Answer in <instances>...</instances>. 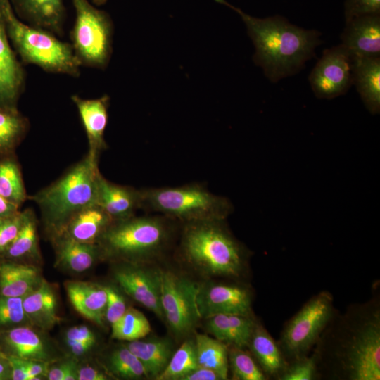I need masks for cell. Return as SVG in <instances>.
<instances>
[{
	"label": "cell",
	"mask_w": 380,
	"mask_h": 380,
	"mask_svg": "<svg viewBox=\"0 0 380 380\" xmlns=\"http://www.w3.org/2000/svg\"><path fill=\"white\" fill-rule=\"evenodd\" d=\"M215 1L240 15L255 46L253 60L271 82L277 83L302 70L322 43L320 32L297 26L281 15L256 18L226 0Z\"/></svg>",
	"instance_id": "cell-1"
},
{
	"label": "cell",
	"mask_w": 380,
	"mask_h": 380,
	"mask_svg": "<svg viewBox=\"0 0 380 380\" xmlns=\"http://www.w3.org/2000/svg\"><path fill=\"white\" fill-rule=\"evenodd\" d=\"M178 254L201 274L239 277L244 269L247 251L227 228L225 220L181 224Z\"/></svg>",
	"instance_id": "cell-2"
},
{
	"label": "cell",
	"mask_w": 380,
	"mask_h": 380,
	"mask_svg": "<svg viewBox=\"0 0 380 380\" xmlns=\"http://www.w3.org/2000/svg\"><path fill=\"white\" fill-rule=\"evenodd\" d=\"M181 224L160 214L113 221L98 241L102 259L150 264L170 246Z\"/></svg>",
	"instance_id": "cell-3"
},
{
	"label": "cell",
	"mask_w": 380,
	"mask_h": 380,
	"mask_svg": "<svg viewBox=\"0 0 380 380\" xmlns=\"http://www.w3.org/2000/svg\"><path fill=\"white\" fill-rule=\"evenodd\" d=\"M99 160L87 153L53 183L27 196L39 207L51 239L75 213L97 203Z\"/></svg>",
	"instance_id": "cell-4"
},
{
	"label": "cell",
	"mask_w": 380,
	"mask_h": 380,
	"mask_svg": "<svg viewBox=\"0 0 380 380\" xmlns=\"http://www.w3.org/2000/svg\"><path fill=\"white\" fill-rule=\"evenodd\" d=\"M141 190V209L162 215L181 224L226 220L234 209L228 198L213 194L201 183Z\"/></svg>",
	"instance_id": "cell-5"
},
{
	"label": "cell",
	"mask_w": 380,
	"mask_h": 380,
	"mask_svg": "<svg viewBox=\"0 0 380 380\" xmlns=\"http://www.w3.org/2000/svg\"><path fill=\"white\" fill-rule=\"evenodd\" d=\"M4 15L8 39L23 63L49 72L80 75L81 64L70 44L61 41L48 30L25 23L14 13L11 5Z\"/></svg>",
	"instance_id": "cell-6"
},
{
	"label": "cell",
	"mask_w": 380,
	"mask_h": 380,
	"mask_svg": "<svg viewBox=\"0 0 380 380\" xmlns=\"http://www.w3.org/2000/svg\"><path fill=\"white\" fill-rule=\"evenodd\" d=\"M346 329L336 360L342 376L351 380L380 379V314H366Z\"/></svg>",
	"instance_id": "cell-7"
},
{
	"label": "cell",
	"mask_w": 380,
	"mask_h": 380,
	"mask_svg": "<svg viewBox=\"0 0 380 380\" xmlns=\"http://www.w3.org/2000/svg\"><path fill=\"white\" fill-rule=\"evenodd\" d=\"M72 2L75 19L70 37L74 53L81 65L104 70L112 54V20L89 0Z\"/></svg>",
	"instance_id": "cell-8"
},
{
	"label": "cell",
	"mask_w": 380,
	"mask_h": 380,
	"mask_svg": "<svg viewBox=\"0 0 380 380\" xmlns=\"http://www.w3.org/2000/svg\"><path fill=\"white\" fill-rule=\"evenodd\" d=\"M157 270L163 318L177 337H184L201 319L196 305L199 284L175 270Z\"/></svg>",
	"instance_id": "cell-9"
},
{
	"label": "cell",
	"mask_w": 380,
	"mask_h": 380,
	"mask_svg": "<svg viewBox=\"0 0 380 380\" xmlns=\"http://www.w3.org/2000/svg\"><path fill=\"white\" fill-rule=\"evenodd\" d=\"M332 312L333 299L327 292L308 300L283 331L280 346L285 354L295 360L304 357L319 338Z\"/></svg>",
	"instance_id": "cell-10"
},
{
	"label": "cell",
	"mask_w": 380,
	"mask_h": 380,
	"mask_svg": "<svg viewBox=\"0 0 380 380\" xmlns=\"http://www.w3.org/2000/svg\"><path fill=\"white\" fill-rule=\"evenodd\" d=\"M316 97L332 99L348 92L353 85V57L342 44L324 49L309 75Z\"/></svg>",
	"instance_id": "cell-11"
},
{
	"label": "cell",
	"mask_w": 380,
	"mask_h": 380,
	"mask_svg": "<svg viewBox=\"0 0 380 380\" xmlns=\"http://www.w3.org/2000/svg\"><path fill=\"white\" fill-rule=\"evenodd\" d=\"M117 263L113 276L122 290L158 317L164 319L157 268L148 267L147 264Z\"/></svg>",
	"instance_id": "cell-12"
},
{
	"label": "cell",
	"mask_w": 380,
	"mask_h": 380,
	"mask_svg": "<svg viewBox=\"0 0 380 380\" xmlns=\"http://www.w3.org/2000/svg\"><path fill=\"white\" fill-rule=\"evenodd\" d=\"M196 305L201 318L217 314L251 315V296L246 288L236 284H199Z\"/></svg>",
	"instance_id": "cell-13"
},
{
	"label": "cell",
	"mask_w": 380,
	"mask_h": 380,
	"mask_svg": "<svg viewBox=\"0 0 380 380\" xmlns=\"http://www.w3.org/2000/svg\"><path fill=\"white\" fill-rule=\"evenodd\" d=\"M25 84V70L10 45L4 15L0 13V107L18 108Z\"/></svg>",
	"instance_id": "cell-14"
},
{
	"label": "cell",
	"mask_w": 380,
	"mask_h": 380,
	"mask_svg": "<svg viewBox=\"0 0 380 380\" xmlns=\"http://www.w3.org/2000/svg\"><path fill=\"white\" fill-rule=\"evenodd\" d=\"M340 38L341 44L352 56L380 57V14L346 21Z\"/></svg>",
	"instance_id": "cell-15"
},
{
	"label": "cell",
	"mask_w": 380,
	"mask_h": 380,
	"mask_svg": "<svg viewBox=\"0 0 380 380\" xmlns=\"http://www.w3.org/2000/svg\"><path fill=\"white\" fill-rule=\"evenodd\" d=\"M71 99L76 106L85 129L88 153L99 159L101 153L108 148L104 133L108 123L110 97L107 94L96 99H83L72 95Z\"/></svg>",
	"instance_id": "cell-16"
},
{
	"label": "cell",
	"mask_w": 380,
	"mask_h": 380,
	"mask_svg": "<svg viewBox=\"0 0 380 380\" xmlns=\"http://www.w3.org/2000/svg\"><path fill=\"white\" fill-rule=\"evenodd\" d=\"M97 204L113 221L125 220L135 215L137 210L141 209V190L130 186L115 184L100 174Z\"/></svg>",
	"instance_id": "cell-17"
},
{
	"label": "cell",
	"mask_w": 380,
	"mask_h": 380,
	"mask_svg": "<svg viewBox=\"0 0 380 380\" xmlns=\"http://www.w3.org/2000/svg\"><path fill=\"white\" fill-rule=\"evenodd\" d=\"M12 8L26 24L48 30L54 34L63 33L66 18L63 0H11Z\"/></svg>",
	"instance_id": "cell-18"
},
{
	"label": "cell",
	"mask_w": 380,
	"mask_h": 380,
	"mask_svg": "<svg viewBox=\"0 0 380 380\" xmlns=\"http://www.w3.org/2000/svg\"><path fill=\"white\" fill-rule=\"evenodd\" d=\"M0 346L8 355L20 359L46 362L52 360L46 342L27 325L14 327L1 331Z\"/></svg>",
	"instance_id": "cell-19"
},
{
	"label": "cell",
	"mask_w": 380,
	"mask_h": 380,
	"mask_svg": "<svg viewBox=\"0 0 380 380\" xmlns=\"http://www.w3.org/2000/svg\"><path fill=\"white\" fill-rule=\"evenodd\" d=\"M64 286L75 310L84 318L103 327L106 321L107 293L105 286L73 280L65 281Z\"/></svg>",
	"instance_id": "cell-20"
},
{
	"label": "cell",
	"mask_w": 380,
	"mask_h": 380,
	"mask_svg": "<svg viewBox=\"0 0 380 380\" xmlns=\"http://www.w3.org/2000/svg\"><path fill=\"white\" fill-rule=\"evenodd\" d=\"M113 222L107 213L95 203L75 213L56 236L82 243H97Z\"/></svg>",
	"instance_id": "cell-21"
},
{
	"label": "cell",
	"mask_w": 380,
	"mask_h": 380,
	"mask_svg": "<svg viewBox=\"0 0 380 380\" xmlns=\"http://www.w3.org/2000/svg\"><path fill=\"white\" fill-rule=\"evenodd\" d=\"M353 57V85L366 108L373 115L380 111V57Z\"/></svg>",
	"instance_id": "cell-22"
},
{
	"label": "cell",
	"mask_w": 380,
	"mask_h": 380,
	"mask_svg": "<svg viewBox=\"0 0 380 380\" xmlns=\"http://www.w3.org/2000/svg\"><path fill=\"white\" fill-rule=\"evenodd\" d=\"M23 305L32 326L49 330L61 321L57 313L56 293L44 279L34 290L23 298Z\"/></svg>",
	"instance_id": "cell-23"
},
{
	"label": "cell",
	"mask_w": 380,
	"mask_h": 380,
	"mask_svg": "<svg viewBox=\"0 0 380 380\" xmlns=\"http://www.w3.org/2000/svg\"><path fill=\"white\" fill-rule=\"evenodd\" d=\"M205 319L206 328L214 338L241 348L248 346L257 323L251 315L217 314Z\"/></svg>",
	"instance_id": "cell-24"
},
{
	"label": "cell",
	"mask_w": 380,
	"mask_h": 380,
	"mask_svg": "<svg viewBox=\"0 0 380 380\" xmlns=\"http://www.w3.org/2000/svg\"><path fill=\"white\" fill-rule=\"evenodd\" d=\"M51 240L56 251V265L58 267L80 273L102 259L98 243L78 242L62 236H56Z\"/></svg>",
	"instance_id": "cell-25"
},
{
	"label": "cell",
	"mask_w": 380,
	"mask_h": 380,
	"mask_svg": "<svg viewBox=\"0 0 380 380\" xmlns=\"http://www.w3.org/2000/svg\"><path fill=\"white\" fill-rule=\"evenodd\" d=\"M33 264L4 260L0 262V296L23 298L42 280Z\"/></svg>",
	"instance_id": "cell-26"
},
{
	"label": "cell",
	"mask_w": 380,
	"mask_h": 380,
	"mask_svg": "<svg viewBox=\"0 0 380 380\" xmlns=\"http://www.w3.org/2000/svg\"><path fill=\"white\" fill-rule=\"evenodd\" d=\"M142 363L147 377L156 378L167 367L174 353L172 341L165 337L137 339L125 344Z\"/></svg>",
	"instance_id": "cell-27"
},
{
	"label": "cell",
	"mask_w": 380,
	"mask_h": 380,
	"mask_svg": "<svg viewBox=\"0 0 380 380\" xmlns=\"http://www.w3.org/2000/svg\"><path fill=\"white\" fill-rule=\"evenodd\" d=\"M247 347L265 373L281 376L286 364L280 348L262 326L256 323Z\"/></svg>",
	"instance_id": "cell-28"
},
{
	"label": "cell",
	"mask_w": 380,
	"mask_h": 380,
	"mask_svg": "<svg viewBox=\"0 0 380 380\" xmlns=\"http://www.w3.org/2000/svg\"><path fill=\"white\" fill-rule=\"evenodd\" d=\"M27 210V217L20 233L0 256L1 259L29 264L40 259L37 220L33 210Z\"/></svg>",
	"instance_id": "cell-29"
},
{
	"label": "cell",
	"mask_w": 380,
	"mask_h": 380,
	"mask_svg": "<svg viewBox=\"0 0 380 380\" xmlns=\"http://www.w3.org/2000/svg\"><path fill=\"white\" fill-rule=\"evenodd\" d=\"M29 127L27 118L18 108L0 107V158L15 154Z\"/></svg>",
	"instance_id": "cell-30"
},
{
	"label": "cell",
	"mask_w": 380,
	"mask_h": 380,
	"mask_svg": "<svg viewBox=\"0 0 380 380\" xmlns=\"http://www.w3.org/2000/svg\"><path fill=\"white\" fill-rule=\"evenodd\" d=\"M194 343L198 366L213 369L220 374L223 380L227 379L229 346L202 334H196Z\"/></svg>",
	"instance_id": "cell-31"
},
{
	"label": "cell",
	"mask_w": 380,
	"mask_h": 380,
	"mask_svg": "<svg viewBox=\"0 0 380 380\" xmlns=\"http://www.w3.org/2000/svg\"><path fill=\"white\" fill-rule=\"evenodd\" d=\"M0 195L20 208L27 199L15 154L0 158Z\"/></svg>",
	"instance_id": "cell-32"
},
{
	"label": "cell",
	"mask_w": 380,
	"mask_h": 380,
	"mask_svg": "<svg viewBox=\"0 0 380 380\" xmlns=\"http://www.w3.org/2000/svg\"><path fill=\"white\" fill-rule=\"evenodd\" d=\"M108 372L122 379H139L147 377L145 369L131 350L125 345L115 348L107 357Z\"/></svg>",
	"instance_id": "cell-33"
},
{
	"label": "cell",
	"mask_w": 380,
	"mask_h": 380,
	"mask_svg": "<svg viewBox=\"0 0 380 380\" xmlns=\"http://www.w3.org/2000/svg\"><path fill=\"white\" fill-rule=\"evenodd\" d=\"M151 324L139 310L129 307L124 315L111 325V337L131 341L146 336L151 331Z\"/></svg>",
	"instance_id": "cell-34"
},
{
	"label": "cell",
	"mask_w": 380,
	"mask_h": 380,
	"mask_svg": "<svg viewBox=\"0 0 380 380\" xmlns=\"http://www.w3.org/2000/svg\"><path fill=\"white\" fill-rule=\"evenodd\" d=\"M198 367L194 341L189 339L174 352L167 367L156 379L182 380Z\"/></svg>",
	"instance_id": "cell-35"
},
{
	"label": "cell",
	"mask_w": 380,
	"mask_h": 380,
	"mask_svg": "<svg viewBox=\"0 0 380 380\" xmlns=\"http://www.w3.org/2000/svg\"><path fill=\"white\" fill-rule=\"evenodd\" d=\"M229 368L234 379L265 380L266 376L255 360L243 348L229 346Z\"/></svg>",
	"instance_id": "cell-36"
},
{
	"label": "cell",
	"mask_w": 380,
	"mask_h": 380,
	"mask_svg": "<svg viewBox=\"0 0 380 380\" xmlns=\"http://www.w3.org/2000/svg\"><path fill=\"white\" fill-rule=\"evenodd\" d=\"M32 326L23 305L22 297L0 296V327Z\"/></svg>",
	"instance_id": "cell-37"
},
{
	"label": "cell",
	"mask_w": 380,
	"mask_h": 380,
	"mask_svg": "<svg viewBox=\"0 0 380 380\" xmlns=\"http://www.w3.org/2000/svg\"><path fill=\"white\" fill-rule=\"evenodd\" d=\"M27 210L0 218V256L7 250L20 233L27 217Z\"/></svg>",
	"instance_id": "cell-38"
},
{
	"label": "cell",
	"mask_w": 380,
	"mask_h": 380,
	"mask_svg": "<svg viewBox=\"0 0 380 380\" xmlns=\"http://www.w3.org/2000/svg\"><path fill=\"white\" fill-rule=\"evenodd\" d=\"M317 359L315 355L302 357L295 360L280 376L282 380H311L316 372Z\"/></svg>",
	"instance_id": "cell-39"
},
{
	"label": "cell",
	"mask_w": 380,
	"mask_h": 380,
	"mask_svg": "<svg viewBox=\"0 0 380 380\" xmlns=\"http://www.w3.org/2000/svg\"><path fill=\"white\" fill-rule=\"evenodd\" d=\"M107 293L106 320L110 324H115L127 309L125 298L114 286H105Z\"/></svg>",
	"instance_id": "cell-40"
},
{
	"label": "cell",
	"mask_w": 380,
	"mask_h": 380,
	"mask_svg": "<svg viewBox=\"0 0 380 380\" xmlns=\"http://www.w3.org/2000/svg\"><path fill=\"white\" fill-rule=\"evenodd\" d=\"M343 6L346 22L360 15L380 14V0H345Z\"/></svg>",
	"instance_id": "cell-41"
},
{
	"label": "cell",
	"mask_w": 380,
	"mask_h": 380,
	"mask_svg": "<svg viewBox=\"0 0 380 380\" xmlns=\"http://www.w3.org/2000/svg\"><path fill=\"white\" fill-rule=\"evenodd\" d=\"M66 341H83L96 343L94 333L86 325L75 326L70 328L65 334Z\"/></svg>",
	"instance_id": "cell-42"
},
{
	"label": "cell",
	"mask_w": 380,
	"mask_h": 380,
	"mask_svg": "<svg viewBox=\"0 0 380 380\" xmlns=\"http://www.w3.org/2000/svg\"><path fill=\"white\" fill-rule=\"evenodd\" d=\"M29 380L42 379L46 377L51 362L23 360Z\"/></svg>",
	"instance_id": "cell-43"
},
{
	"label": "cell",
	"mask_w": 380,
	"mask_h": 380,
	"mask_svg": "<svg viewBox=\"0 0 380 380\" xmlns=\"http://www.w3.org/2000/svg\"><path fill=\"white\" fill-rule=\"evenodd\" d=\"M75 365H76L75 362L70 360L49 365L46 378L49 380H64L68 371Z\"/></svg>",
	"instance_id": "cell-44"
},
{
	"label": "cell",
	"mask_w": 380,
	"mask_h": 380,
	"mask_svg": "<svg viewBox=\"0 0 380 380\" xmlns=\"http://www.w3.org/2000/svg\"><path fill=\"white\" fill-rule=\"evenodd\" d=\"M182 380H223V379L220 374L213 369L198 367L184 376Z\"/></svg>",
	"instance_id": "cell-45"
},
{
	"label": "cell",
	"mask_w": 380,
	"mask_h": 380,
	"mask_svg": "<svg viewBox=\"0 0 380 380\" xmlns=\"http://www.w3.org/2000/svg\"><path fill=\"white\" fill-rule=\"evenodd\" d=\"M108 375L92 366L84 365L78 367L77 380H106Z\"/></svg>",
	"instance_id": "cell-46"
},
{
	"label": "cell",
	"mask_w": 380,
	"mask_h": 380,
	"mask_svg": "<svg viewBox=\"0 0 380 380\" xmlns=\"http://www.w3.org/2000/svg\"><path fill=\"white\" fill-rule=\"evenodd\" d=\"M68 347L75 357H80L87 354L95 345L92 343L83 341H66Z\"/></svg>",
	"instance_id": "cell-47"
},
{
	"label": "cell",
	"mask_w": 380,
	"mask_h": 380,
	"mask_svg": "<svg viewBox=\"0 0 380 380\" xmlns=\"http://www.w3.org/2000/svg\"><path fill=\"white\" fill-rule=\"evenodd\" d=\"M11 379V366L8 355L0 346V380Z\"/></svg>",
	"instance_id": "cell-48"
},
{
	"label": "cell",
	"mask_w": 380,
	"mask_h": 380,
	"mask_svg": "<svg viewBox=\"0 0 380 380\" xmlns=\"http://www.w3.org/2000/svg\"><path fill=\"white\" fill-rule=\"evenodd\" d=\"M20 210V207L9 202L0 195V218L13 215Z\"/></svg>",
	"instance_id": "cell-49"
},
{
	"label": "cell",
	"mask_w": 380,
	"mask_h": 380,
	"mask_svg": "<svg viewBox=\"0 0 380 380\" xmlns=\"http://www.w3.org/2000/svg\"><path fill=\"white\" fill-rule=\"evenodd\" d=\"M9 0H0V13L4 15V13L7 7L11 6Z\"/></svg>",
	"instance_id": "cell-50"
},
{
	"label": "cell",
	"mask_w": 380,
	"mask_h": 380,
	"mask_svg": "<svg viewBox=\"0 0 380 380\" xmlns=\"http://www.w3.org/2000/svg\"><path fill=\"white\" fill-rule=\"evenodd\" d=\"M108 0H91V3L96 6L104 5Z\"/></svg>",
	"instance_id": "cell-51"
}]
</instances>
